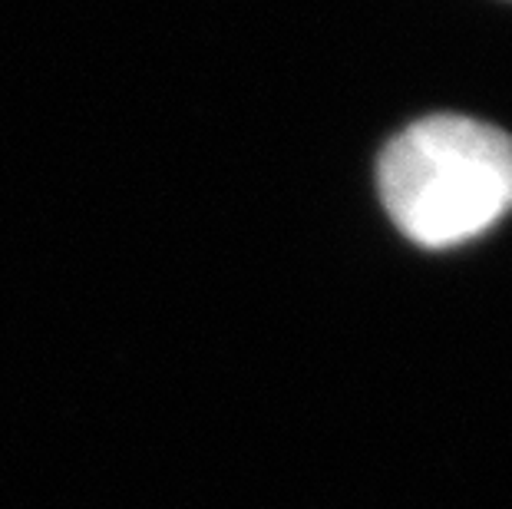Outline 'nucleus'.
Listing matches in <instances>:
<instances>
[{"label":"nucleus","instance_id":"obj_1","mask_svg":"<svg viewBox=\"0 0 512 509\" xmlns=\"http://www.w3.org/2000/svg\"><path fill=\"white\" fill-rule=\"evenodd\" d=\"M377 189L413 245H463L512 212V136L470 116H427L384 149Z\"/></svg>","mask_w":512,"mask_h":509}]
</instances>
